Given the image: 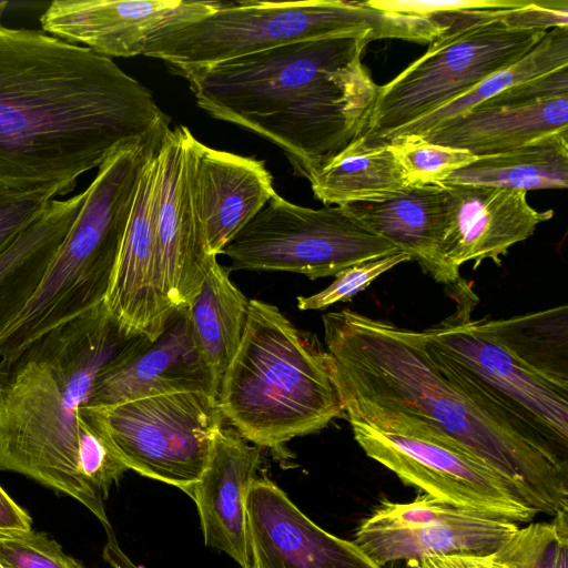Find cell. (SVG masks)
<instances>
[{"mask_svg":"<svg viewBox=\"0 0 568 568\" xmlns=\"http://www.w3.org/2000/svg\"><path fill=\"white\" fill-rule=\"evenodd\" d=\"M557 535L552 523H532L519 528L498 552L518 568H552Z\"/></svg>","mask_w":568,"mask_h":568,"instance_id":"32","label":"cell"},{"mask_svg":"<svg viewBox=\"0 0 568 568\" xmlns=\"http://www.w3.org/2000/svg\"><path fill=\"white\" fill-rule=\"evenodd\" d=\"M161 145L120 150L99 168L40 284L0 336V358L104 303L142 174Z\"/></svg>","mask_w":568,"mask_h":568,"instance_id":"8","label":"cell"},{"mask_svg":"<svg viewBox=\"0 0 568 568\" xmlns=\"http://www.w3.org/2000/svg\"><path fill=\"white\" fill-rule=\"evenodd\" d=\"M519 529L514 521L459 508L423 494L409 503L384 501L356 530L355 544L378 566L414 567L438 555H488Z\"/></svg>","mask_w":568,"mask_h":568,"instance_id":"13","label":"cell"},{"mask_svg":"<svg viewBox=\"0 0 568 568\" xmlns=\"http://www.w3.org/2000/svg\"><path fill=\"white\" fill-rule=\"evenodd\" d=\"M531 0H369L365 6L400 14L417 17H437L442 14L476 11L501 10L524 7Z\"/></svg>","mask_w":568,"mask_h":568,"instance_id":"33","label":"cell"},{"mask_svg":"<svg viewBox=\"0 0 568 568\" xmlns=\"http://www.w3.org/2000/svg\"><path fill=\"white\" fill-rule=\"evenodd\" d=\"M52 200L42 193L0 192V255L36 220Z\"/></svg>","mask_w":568,"mask_h":568,"instance_id":"34","label":"cell"},{"mask_svg":"<svg viewBox=\"0 0 568 568\" xmlns=\"http://www.w3.org/2000/svg\"><path fill=\"white\" fill-rule=\"evenodd\" d=\"M389 144L408 186L442 184L477 156L468 151L440 145L419 135H398Z\"/></svg>","mask_w":568,"mask_h":568,"instance_id":"29","label":"cell"},{"mask_svg":"<svg viewBox=\"0 0 568 568\" xmlns=\"http://www.w3.org/2000/svg\"><path fill=\"white\" fill-rule=\"evenodd\" d=\"M108 541L103 548V558L112 568H141L136 566L120 548L112 528L105 530Z\"/></svg>","mask_w":568,"mask_h":568,"instance_id":"38","label":"cell"},{"mask_svg":"<svg viewBox=\"0 0 568 568\" xmlns=\"http://www.w3.org/2000/svg\"><path fill=\"white\" fill-rule=\"evenodd\" d=\"M90 409L128 469L185 494L200 478L224 422L217 398L197 392Z\"/></svg>","mask_w":568,"mask_h":568,"instance_id":"12","label":"cell"},{"mask_svg":"<svg viewBox=\"0 0 568 568\" xmlns=\"http://www.w3.org/2000/svg\"><path fill=\"white\" fill-rule=\"evenodd\" d=\"M0 568H4V567L0 564Z\"/></svg>","mask_w":568,"mask_h":568,"instance_id":"40","label":"cell"},{"mask_svg":"<svg viewBox=\"0 0 568 568\" xmlns=\"http://www.w3.org/2000/svg\"><path fill=\"white\" fill-rule=\"evenodd\" d=\"M158 153L142 174L104 301L109 315L125 335L144 336L151 341L161 334L175 308L163 291L155 244Z\"/></svg>","mask_w":568,"mask_h":568,"instance_id":"20","label":"cell"},{"mask_svg":"<svg viewBox=\"0 0 568 568\" xmlns=\"http://www.w3.org/2000/svg\"><path fill=\"white\" fill-rule=\"evenodd\" d=\"M442 32L433 18L376 10L363 1L221 2L206 17L155 36L143 55L182 74L296 42L361 36L424 44Z\"/></svg>","mask_w":568,"mask_h":568,"instance_id":"7","label":"cell"},{"mask_svg":"<svg viewBox=\"0 0 568 568\" xmlns=\"http://www.w3.org/2000/svg\"><path fill=\"white\" fill-rule=\"evenodd\" d=\"M170 116L112 59L0 23V192H72L120 150L162 144Z\"/></svg>","mask_w":568,"mask_h":568,"instance_id":"1","label":"cell"},{"mask_svg":"<svg viewBox=\"0 0 568 568\" xmlns=\"http://www.w3.org/2000/svg\"><path fill=\"white\" fill-rule=\"evenodd\" d=\"M85 193L50 200L36 220L0 255V336L40 284L77 217Z\"/></svg>","mask_w":568,"mask_h":568,"instance_id":"24","label":"cell"},{"mask_svg":"<svg viewBox=\"0 0 568 568\" xmlns=\"http://www.w3.org/2000/svg\"><path fill=\"white\" fill-rule=\"evenodd\" d=\"M400 252L339 205L311 209L275 193L221 254L231 260L232 270L283 271L315 280Z\"/></svg>","mask_w":568,"mask_h":568,"instance_id":"11","label":"cell"},{"mask_svg":"<svg viewBox=\"0 0 568 568\" xmlns=\"http://www.w3.org/2000/svg\"><path fill=\"white\" fill-rule=\"evenodd\" d=\"M562 132H568V94L529 102L483 103L419 136L484 156Z\"/></svg>","mask_w":568,"mask_h":568,"instance_id":"22","label":"cell"},{"mask_svg":"<svg viewBox=\"0 0 568 568\" xmlns=\"http://www.w3.org/2000/svg\"><path fill=\"white\" fill-rule=\"evenodd\" d=\"M138 337L102 303L0 361V470L67 494L105 530L103 500L129 469L89 403L95 376Z\"/></svg>","mask_w":568,"mask_h":568,"instance_id":"2","label":"cell"},{"mask_svg":"<svg viewBox=\"0 0 568 568\" xmlns=\"http://www.w3.org/2000/svg\"><path fill=\"white\" fill-rule=\"evenodd\" d=\"M0 564L4 568H84L53 538L32 529L0 532Z\"/></svg>","mask_w":568,"mask_h":568,"instance_id":"30","label":"cell"},{"mask_svg":"<svg viewBox=\"0 0 568 568\" xmlns=\"http://www.w3.org/2000/svg\"><path fill=\"white\" fill-rule=\"evenodd\" d=\"M408 261H412L410 255L400 252L351 265L338 272L333 283L323 291L310 296H298L297 307L302 311L323 310L337 302L348 301L379 275Z\"/></svg>","mask_w":568,"mask_h":568,"instance_id":"31","label":"cell"},{"mask_svg":"<svg viewBox=\"0 0 568 568\" xmlns=\"http://www.w3.org/2000/svg\"><path fill=\"white\" fill-rule=\"evenodd\" d=\"M339 206L361 226L410 255L430 274L445 224L440 184L407 186L383 200Z\"/></svg>","mask_w":568,"mask_h":568,"instance_id":"23","label":"cell"},{"mask_svg":"<svg viewBox=\"0 0 568 568\" xmlns=\"http://www.w3.org/2000/svg\"><path fill=\"white\" fill-rule=\"evenodd\" d=\"M568 67V28H554L516 63L487 77L471 89L439 109L393 132L398 135H423L445 121L465 113L513 85Z\"/></svg>","mask_w":568,"mask_h":568,"instance_id":"28","label":"cell"},{"mask_svg":"<svg viewBox=\"0 0 568 568\" xmlns=\"http://www.w3.org/2000/svg\"><path fill=\"white\" fill-rule=\"evenodd\" d=\"M503 10L450 14L459 27L434 39L420 58L379 87L363 139L384 143L396 130L516 63L547 33L505 22Z\"/></svg>","mask_w":568,"mask_h":568,"instance_id":"9","label":"cell"},{"mask_svg":"<svg viewBox=\"0 0 568 568\" xmlns=\"http://www.w3.org/2000/svg\"><path fill=\"white\" fill-rule=\"evenodd\" d=\"M186 307L195 341L220 392L246 327L250 301L215 260Z\"/></svg>","mask_w":568,"mask_h":568,"instance_id":"25","label":"cell"},{"mask_svg":"<svg viewBox=\"0 0 568 568\" xmlns=\"http://www.w3.org/2000/svg\"><path fill=\"white\" fill-rule=\"evenodd\" d=\"M219 389L195 341L186 304L173 310L154 339L139 336L95 376L90 407L135 399Z\"/></svg>","mask_w":568,"mask_h":568,"instance_id":"16","label":"cell"},{"mask_svg":"<svg viewBox=\"0 0 568 568\" xmlns=\"http://www.w3.org/2000/svg\"><path fill=\"white\" fill-rule=\"evenodd\" d=\"M217 402L224 422L242 438L274 452L345 418L329 353L276 306L258 300L250 301Z\"/></svg>","mask_w":568,"mask_h":568,"instance_id":"6","label":"cell"},{"mask_svg":"<svg viewBox=\"0 0 568 568\" xmlns=\"http://www.w3.org/2000/svg\"><path fill=\"white\" fill-rule=\"evenodd\" d=\"M346 418L368 457L426 495L516 524L529 523L538 514L487 464L414 418L383 412Z\"/></svg>","mask_w":568,"mask_h":568,"instance_id":"10","label":"cell"},{"mask_svg":"<svg viewBox=\"0 0 568 568\" xmlns=\"http://www.w3.org/2000/svg\"><path fill=\"white\" fill-rule=\"evenodd\" d=\"M415 568H518L498 551L488 555H438L420 559Z\"/></svg>","mask_w":568,"mask_h":568,"instance_id":"35","label":"cell"},{"mask_svg":"<svg viewBox=\"0 0 568 568\" xmlns=\"http://www.w3.org/2000/svg\"><path fill=\"white\" fill-rule=\"evenodd\" d=\"M314 196L325 205L378 201L408 186L388 143L359 136L333 158L311 181Z\"/></svg>","mask_w":568,"mask_h":568,"instance_id":"27","label":"cell"},{"mask_svg":"<svg viewBox=\"0 0 568 568\" xmlns=\"http://www.w3.org/2000/svg\"><path fill=\"white\" fill-rule=\"evenodd\" d=\"M456 311L420 332L438 371L469 398L568 466V306L471 318L464 283Z\"/></svg>","mask_w":568,"mask_h":568,"instance_id":"5","label":"cell"},{"mask_svg":"<svg viewBox=\"0 0 568 568\" xmlns=\"http://www.w3.org/2000/svg\"><path fill=\"white\" fill-rule=\"evenodd\" d=\"M445 196V224L430 275L445 284L459 281V268L483 261L500 265L508 250L531 236L552 217L537 211L527 192L473 184H440Z\"/></svg>","mask_w":568,"mask_h":568,"instance_id":"14","label":"cell"},{"mask_svg":"<svg viewBox=\"0 0 568 568\" xmlns=\"http://www.w3.org/2000/svg\"><path fill=\"white\" fill-rule=\"evenodd\" d=\"M171 129L156 155L154 234L163 291L176 307L199 292L216 260L209 251L187 174L185 132Z\"/></svg>","mask_w":568,"mask_h":568,"instance_id":"17","label":"cell"},{"mask_svg":"<svg viewBox=\"0 0 568 568\" xmlns=\"http://www.w3.org/2000/svg\"><path fill=\"white\" fill-rule=\"evenodd\" d=\"M443 183L484 185L524 192L566 189L568 132L551 134L506 152L477 156Z\"/></svg>","mask_w":568,"mask_h":568,"instance_id":"26","label":"cell"},{"mask_svg":"<svg viewBox=\"0 0 568 568\" xmlns=\"http://www.w3.org/2000/svg\"><path fill=\"white\" fill-rule=\"evenodd\" d=\"M31 529V518L0 486V532Z\"/></svg>","mask_w":568,"mask_h":568,"instance_id":"36","label":"cell"},{"mask_svg":"<svg viewBox=\"0 0 568 568\" xmlns=\"http://www.w3.org/2000/svg\"><path fill=\"white\" fill-rule=\"evenodd\" d=\"M367 43L296 42L180 75L210 116L275 144L311 181L367 128L379 91L362 62Z\"/></svg>","mask_w":568,"mask_h":568,"instance_id":"4","label":"cell"},{"mask_svg":"<svg viewBox=\"0 0 568 568\" xmlns=\"http://www.w3.org/2000/svg\"><path fill=\"white\" fill-rule=\"evenodd\" d=\"M323 325L345 418L364 412L414 418L487 464L537 513L568 509V466L444 376L420 332L351 310L325 314Z\"/></svg>","mask_w":568,"mask_h":568,"instance_id":"3","label":"cell"},{"mask_svg":"<svg viewBox=\"0 0 568 568\" xmlns=\"http://www.w3.org/2000/svg\"><path fill=\"white\" fill-rule=\"evenodd\" d=\"M246 515L253 568H383L313 523L267 477L252 483Z\"/></svg>","mask_w":568,"mask_h":568,"instance_id":"18","label":"cell"},{"mask_svg":"<svg viewBox=\"0 0 568 568\" xmlns=\"http://www.w3.org/2000/svg\"><path fill=\"white\" fill-rule=\"evenodd\" d=\"M261 464V448L221 427L206 465L186 495L195 503L204 544L251 568L246 498Z\"/></svg>","mask_w":568,"mask_h":568,"instance_id":"21","label":"cell"},{"mask_svg":"<svg viewBox=\"0 0 568 568\" xmlns=\"http://www.w3.org/2000/svg\"><path fill=\"white\" fill-rule=\"evenodd\" d=\"M189 182L209 251L217 256L276 193L265 162L216 150L185 132Z\"/></svg>","mask_w":568,"mask_h":568,"instance_id":"19","label":"cell"},{"mask_svg":"<svg viewBox=\"0 0 568 568\" xmlns=\"http://www.w3.org/2000/svg\"><path fill=\"white\" fill-rule=\"evenodd\" d=\"M211 0H55L40 17L42 30L105 58L143 54L155 36L216 10Z\"/></svg>","mask_w":568,"mask_h":568,"instance_id":"15","label":"cell"},{"mask_svg":"<svg viewBox=\"0 0 568 568\" xmlns=\"http://www.w3.org/2000/svg\"><path fill=\"white\" fill-rule=\"evenodd\" d=\"M251 568H253V567H251Z\"/></svg>","mask_w":568,"mask_h":568,"instance_id":"41","label":"cell"},{"mask_svg":"<svg viewBox=\"0 0 568 568\" xmlns=\"http://www.w3.org/2000/svg\"><path fill=\"white\" fill-rule=\"evenodd\" d=\"M551 523L557 535L552 568H568V509L558 511Z\"/></svg>","mask_w":568,"mask_h":568,"instance_id":"37","label":"cell"},{"mask_svg":"<svg viewBox=\"0 0 568 568\" xmlns=\"http://www.w3.org/2000/svg\"><path fill=\"white\" fill-rule=\"evenodd\" d=\"M8 4H9L8 1H1L0 0V16L3 13V11L8 7Z\"/></svg>","mask_w":568,"mask_h":568,"instance_id":"39","label":"cell"}]
</instances>
